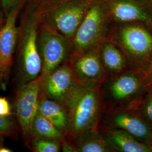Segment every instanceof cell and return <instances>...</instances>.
I'll return each instance as SVG.
<instances>
[{"instance_id": "obj_21", "label": "cell", "mask_w": 152, "mask_h": 152, "mask_svg": "<svg viewBox=\"0 0 152 152\" xmlns=\"http://www.w3.org/2000/svg\"><path fill=\"white\" fill-rule=\"evenodd\" d=\"M17 133L16 124L10 116L0 115V134L6 136H14Z\"/></svg>"}, {"instance_id": "obj_25", "label": "cell", "mask_w": 152, "mask_h": 152, "mask_svg": "<svg viewBox=\"0 0 152 152\" xmlns=\"http://www.w3.org/2000/svg\"><path fill=\"white\" fill-rule=\"evenodd\" d=\"M5 15L4 14V12L3 11L1 6H0V29L4 26L5 22Z\"/></svg>"}, {"instance_id": "obj_19", "label": "cell", "mask_w": 152, "mask_h": 152, "mask_svg": "<svg viewBox=\"0 0 152 152\" xmlns=\"http://www.w3.org/2000/svg\"><path fill=\"white\" fill-rule=\"evenodd\" d=\"M132 109L152 127V85L148 86L139 101Z\"/></svg>"}, {"instance_id": "obj_11", "label": "cell", "mask_w": 152, "mask_h": 152, "mask_svg": "<svg viewBox=\"0 0 152 152\" xmlns=\"http://www.w3.org/2000/svg\"><path fill=\"white\" fill-rule=\"evenodd\" d=\"M99 48L89 50L69 61L78 83L100 86L105 80L107 75L100 59Z\"/></svg>"}, {"instance_id": "obj_10", "label": "cell", "mask_w": 152, "mask_h": 152, "mask_svg": "<svg viewBox=\"0 0 152 152\" xmlns=\"http://www.w3.org/2000/svg\"><path fill=\"white\" fill-rule=\"evenodd\" d=\"M23 7L10 11L6 16L5 22L0 29V55L2 59V69L0 74V85L5 89L6 81L8 78L16 50L18 37V26L16 21Z\"/></svg>"}, {"instance_id": "obj_16", "label": "cell", "mask_w": 152, "mask_h": 152, "mask_svg": "<svg viewBox=\"0 0 152 152\" xmlns=\"http://www.w3.org/2000/svg\"><path fill=\"white\" fill-rule=\"evenodd\" d=\"M38 112L54 124L65 136L67 135L69 126V117L63 104L40 94Z\"/></svg>"}, {"instance_id": "obj_9", "label": "cell", "mask_w": 152, "mask_h": 152, "mask_svg": "<svg viewBox=\"0 0 152 152\" xmlns=\"http://www.w3.org/2000/svg\"><path fill=\"white\" fill-rule=\"evenodd\" d=\"M41 77L24 83L17 88L15 110L18 124L26 144L31 137L34 117L38 112Z\"/></svg>"}, {"instance_id": "obj_20", "label": "cell", "mask_w": 152, "mask_h": 152, "mask_svg": "<svg viewBox=\"0 0 152 152\" xmlns=\"http://www.w3.org/2000/svg\"><path fill=\"white\" fill-rule=\"evenodd\" d=\"M27 145L34 152H59L61 151V142L53 141L38 137H31Z\"/></svg>"}, {"instance_id": "obj_8", "label": "cell", "mask_w": 152, "mask_h": 152, "mask_svg": "<svg viewBox=\"0 0 152 152\" xmlns=\"http://www.w3.org/2000/svg\"><path fill=\"white\" fill-rule=\"evenodd\" d=\"M99 125L118 129L152 146V127L132 109H104Z\"/></svg>"}, {"instance_id": "obj_27", "label": "cell", "mask_w": 152, "mask_h": 152, "mask_svg": "<svg viewBox=\"0 0 152 152\" xmlns=\"http://www.w3.org/2000/svg\"><path fill=\"white\" fill-rule=\"evenodd\" d=\"M12 151H11L10 149H9L7 148L2 146L0 147V152H12Z\"/></svg>"}, {"instance_id": "obj_17", "label": "cell", "mask_w": 152, "mask_h": 152, "mask_svg": "<svg viewBox=\"0 0 152 152\" xmlns=\"http://www.w3.org/2000/svg\"><path fill=\"white\" fill-rule=\"evenodd\" d=\"M72 142L77 152H114L104 139L98 128L83 132Z\"/></svg>"}, {"instance_id": "obj_4", "label": "cell", "mask_w": 152, "mask_h": 152, "mask_svg": "<svg viewBox=\"0 0 152 152\" xmlns=\"http://www.w3.org/2000/svg\"><path fill=\"white\" fill-rule=\"evenodd\" d=\"M125 55L129 67L147 74L152 66V33L139 23H124L109 40Z\"/></svg>"}, {"instance_id": "obj_13", "label": "cell", "mask_w": 152, "mask_h": 152, "mask_svg": "<svg viewBox=\"0 0 152 152\" xmlns=\"http://www.w3.org/2000/svg\"><path fill=\"white\" fill-rule=\"evenodd\" d=\"M109 9L114 19L124 23H140L152 29V15L145 6L136 0H113Z\"/></svg>"}, {"instance_id": "obj_7", "label": "cell", "mask_w": 152, "mask_h": 152, "mask_svg": "<svg viewBox=\"0 0 152 152\" xmlns=\"http://www.w3.org/2000/svg\"><path fill=\"white\" fill-rule=\"evenodd\" d=\"M37 45L42 62L41 80L70 60L71 39L42 24L38 31Z\"/></svg>"}, {"instance_id": "obj_24", "label": "cell", "mask_w": 152, "mask_h": 152, "mask_svg": "<svg viewBox=\"0 0 152 152\" xmlns=\"http://www.w3.org/2000/svg\"><path fill=\"white\" fill-rule=\"evenodd\" d=\"M61 151L63 152H77L74 144L66 136L61 141Z\"/></svg>"}, {"instance_id": "obj_26", "label": "cell", "mask_w": 152, "mask_h": 152, "mask_svg": "<svg viewBox=\"0 0 152 152\" xmlns=\"http://www.w3.org/2000/svg\"><path fill=\"white\" fill-rule=\"evenodd\" d=\"M146 80L148 86L152 85V66L146 74Z\"/></svg>"}, {"instance_id": "obj_12", "label": "cell", "mask_w": 152, "mask_h": 152, "mask_svg": "<svg viewBox=\"0 0 152 152\" xmlns=\"http://www.w3.org/2000/svg\"><path fill=\"white\" fill-rule=\"evenodd\" d=\"M77 83L68 61L41 80L40 94L63 104Z\"/></svg>"}, {"instance_id": "obj_29", "label": "cell", "mask_w": 152, "mask_h": 152, "mask_svg": "<svg viewBox=\"0 0 152 152\" xmlns=\"http://www.w3.org/2000/svg\"><path fill=\"white\" fill-rule=\"evenodd\" d=\"M1 69H2V59H1V55H0V74H1Z\"/></svg>"}, {"instance_id": "obj_2", "label": "cell", "mask_w": 152, "mask_h": 152, "mask_svg": "<svg viewBox=\"0 0 152 152\" xmlns=\"http://www.w3.org/2000/svg\"><path fill=\"white\" fill-rule=\"evenodd\" d=\"M99 87L77 83L63 104L69 122L66 137L72 142L83 132L98 129L105 109Z\"/></svg>"}, {"instance_id": "obj_3", "label": "cell", "mask_w": 152, "mask_h": 152, "mask_svg": "<svg viewBox=\"0 0 152 152\" xmlns=\"http://www.w3.org/2000/svg\"><path fill=\"white\" fill-rule=\"evenodd\" d=\"M148 86L146 73L136 69L106 76L99 87L104 108H133Z\"/></svg>"}, {"instance_id": "obj_15", "label": "cell", "mask_w": 152, "mask_h": 152, "mask_svg": "<svg viewBox=\"0 0 152 152\" xmlns=\"http://www.w3.org/2000/svg\"><path fill=\"white\" fill-rule=\"evenodd\" d=\"M100 59L107 76H113L130 68L125 55L113 42L106 40L99 48Z\"/></svg>"}, {"instance_id": "obj_14", "label": "cell", "mask_w": 152, "mask_h": 152, "mask_svg": "<svg viewBox=\"0 0 152 152\" xmlns=\"http://www.w3.org/2000/svg\"><path fill=\"white\" fill-rule=\"evenodd\" d=\"M98 129L114 152H152V146L125 131L101 125H99Z\"/></svg>"}, {"instance_id": "obj_1", "label": "cell", "mask_w": 152, "mask_h": 152, "mask_svg": "<svg viewBox=\"0 0 152 152\" xmlns=\"http://www.w3.org/2000/svg\"><path fill=\"white\" fill-rule=\"evenodd\" d=\"M16 45V86L39 77L42 62L37 37L41 24L39 0H28L22 9Z\"/></svg>"}, {"instance_id": "obj_6", "label": "cell", "mask_w": 152, "mask_h": 152, "mask_svg": "<svg viewBox=\"0 0 152 152\" xmlns=\"http://www.w3.org/2000/svg\"><path fill=\"white\" fill-rule=\"evenodd\" d=\"M107 22L103 6L97 4L91 6L71 39L69 61L99 48L107 40Z\"/></svg>"}, {"instance_id": "obj_22", "label": "cell", "mask_w": 152, "mask_h": 152, "mask_svg": "<svg viewBox=\"0 0 152 152\" xmlns=\"http://www.w3.org/2000/svg\"><path fill=\"white\" fill-rule=\"evenodd\" d=\"M28 1V0H0V4L6 16L12 10L19 7H23Z\"/></svg>"}, {"instance_id": "obj_18", "label": "cell", "mask_w": 152, "mask_h": 152, "mask_svg": "<svg viewBox=\"0 0 152 152\" xmlns=\"http://www.w3.org/2000/svg\"><path fill=\"white\" fill-rule=\"evenodd\" d=\"M65 136L54 124L37 112L33 121L30 139L32 137H38L61 142Z\"/></svg>"}, {"instance_id": "obj_23", "label": "cell", "mask_w": 152, "mask_h": 152, "mask_svg": "<svg viewBox=\"0 0 152 152\" xmlns=\"http://www.w3.org/2000/svg\"><path fill=\"white\" fill-rule=\"evenodd\" d=\"M11 114L10 106L6 98L0 97V115L7 117Z\"/></svg>"}, {"instance_id": "obj_5", "label": "cell", "mask_w": 152, "mask_h": 152, "mask_svg": "<svg viewBox=\"0 0 152 152\" xmlns=\"http://www.w3.org/2000/svg\"><path fill=\"white\" fill-rule=\"evenodd\" d=\"M41 24L72 39L90 6L86 0H39Z\"/></svg>"}, {"instance_id": "obj_28", "label": "cell", "mask_w": 152, "mask_h": 152, "mask_svg": "<svg viewBox=\"0 0 152 152\" xmlns=\"http://www.w3.org/2000/svg\"><path fill=\"white\" fill-rule=\"evenodd\" d=\"M5 135L0 134V147L2 146H4V139L5 137Z\"/></svg>"}]
</instances>
